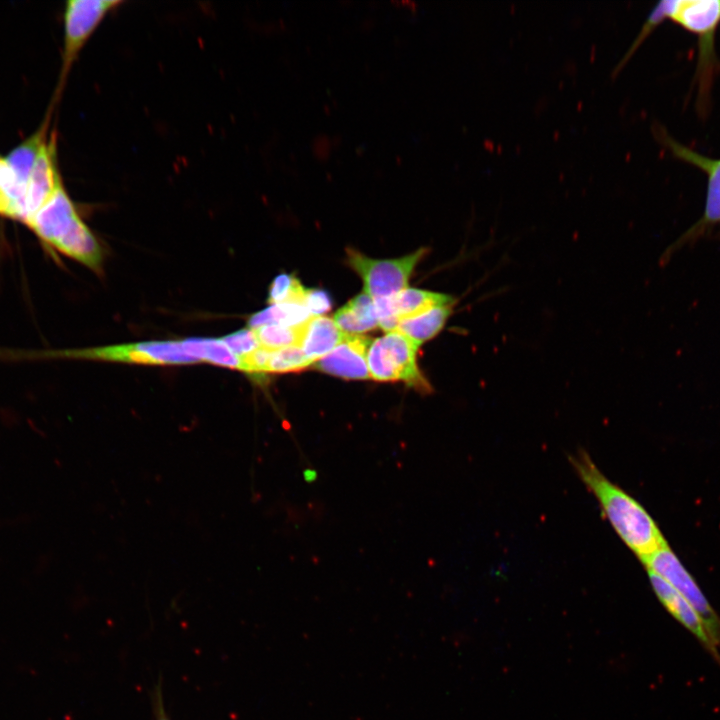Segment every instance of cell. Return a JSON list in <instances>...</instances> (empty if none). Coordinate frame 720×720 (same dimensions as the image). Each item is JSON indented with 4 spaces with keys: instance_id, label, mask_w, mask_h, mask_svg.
Returning <instances> with one entry per match:
<instances>
[{
    "instance_id": "obj_19",
    "label": "cell",
    "mask_w": 720,
    "mask_h": 720,
    "mask_svg": "<svg viewBox=\"0 0 720 720\" xmlns=\"http://www.w3.org/2000/svg\"><path fill=\"white\" fill-rule=\"evenodd\" d=\"M182 346L187 354L200 361L242 370L241 357L234 354L222 339L214 338H187L182 340Z\"/></svg>"
},
{
    "instance_id": "obj_18",
    "label": "cell",
    "mask_w": 720,
    "mask_h": 720,
    "mask_svg": "<svg viewBox=\"0 0 720 720\" xmlns=\"http://www.w3.org/2000/svg\"><path fill=\"white\" fill-rule=\"evenodd\" d=\"M46 127H42L27 140L17 146L8 157L6 163L18 187L26 194L27 183L40 152L47 138Z\"/></svg>"
},
{
    "instance_id": "obj_24",
    "label": "cell",
    "mask_w": 720,
    "mask_h": 720,
    "mask_svg": "<svg viewBox=\"0 0 720 720\" xmlns=\"http://www.w3.org/2000/svg\"><path fill=\"white\" fill-rule=\"evenodd\" d=\"M305 289L293 274H279L269 287L267 302L272 305L286 302L301 304Z\"/></svg>"
},
{
    "instance_id": "obj_17",
    "label": "cell",
    "mask_w": 720,
    "mask_h": 720,
    "mask_svg": "<svg viewBox=\"0 0 720 720\" xmlns=\"http://www.w3.org/2000/svg\"><path fill=\"white\" fill-rule=\"evenodd\" d=\"M453 306H439L399 322L397 331L417 346L435 337L453 312Z\"/></svg>"
},
{
    "instance_id": "obj_10",
    "label": "cell",
    "mask_w": 720,
    "mask_h": 720,
    "mask_svg": "<svg viewBox=\"0 0 720 720\" xmlns=\"http://www.w3.org/2000/svg\"><path fill=\"white\" fill-rule=\"evenodd\" d=\"M79 218L76 207L61 185L27 224L40 240L54 247Z\"/></svg>"
},
{
    "instance_id": "obj_14",
    "label": "cell",
    "mask_w": 720,
    "mask_h": 720,
    "mask_svg": "<svg viewBox=\"0 0 720 720\" xmlns=\"http://www.w3.org/2000/svg\"><path fill=\"white\" fill-rule=\"evenodd\" d=\"M345 336L334 320L325 316L312 317L305 323L300 347L314 363L337 347Z\"/></svg>"
},
{
    "instance_id": "obj_4",
    "label": "cell",
    "mask_w": 720,
    "mask_h": 720,
    "mask_svg": "<svg viewBox=\"0 0 720 720\" xmlns=\"http://www.w3.org/2000/svg\"><path fill=\"white\" fill-rule=\"evenodd\" d=\"M426 253V248H420L401 258L373 259L348 248L346 263L363 280L365 293L373 299L387 298L406 289L414 268Z\"/></svg>"
},
{
    "instance_id": "obj_8",
    "label": "cell",
    "mask_w": 720,
    "mask_h": 720,
    "mask_svg": "<svg viewBox=\"0 0 720 720\" xmlns=\"http://www.w3.org/2000/svg\"><path fill=\"white\" fill-rule=\"evenodd\" d=\"M371 342L363 335H346L337 347L312 365L318 371L344 379H368L367 352Z\"/></svg>"
},
{
    "instance_id": "obj_5",
    "label": "cell",
    "mask_w": 720,
    "mask_h": 720,
    "mask_svg": "<svg viewBox=\"0 0 720 720\" xmlns=\"http://www.w3.org/2000/svg\"><path fill=\"white\" fill-rule=\"evenodd\" d=\"M647 570L673 586L695 609L717 651L720 653V618L668 545L641 559Z\"/></svg>"
},
{
    "instance_id": "obj_13",
    "label": "cell",
    "mask_w": 720,
    "mask_h": 720,
    "mask_svg": "<svg viewBox=\"0 0 720 720\" xmlns=\"http://www.w3.org/2000/svg\"><path fill=\"white\" fill-rule=\"evenodd\" d=\"M54 248L93 270L98 271L102 266V247L81 217L56 243Z\"/></svg>"
},
{
    "instance_id": "obj_23",
    "label": "cell",
    "mask_w": 720,
    "mask_h": 720,
    "mask_svg": "<svg viewBox=\"0 0 720 720\" xmlns=\"http://www.w3.org/2000/svg\"><path fill=\"white\" fill-rule=\"evenodd\" d=\"M312 364L301 347L292 346L271 351L266 373L295 372L303 370Z\"/></svg>"
},
{
    "instance_id": "obj_21",
    "label": "cell",
    "mask_w": 720,
    "mask_h": 720,
    "mask_svg": "<svg viewBox=\"0 0 720 720\" xmlns=\"http://www.w3.org/2000/svg\"><path fill=\"white\" fill-rule=\"evenodd\" d=\"M305 323L298 326L269 324L253 330L261 347L278 350L292 346L300 347Z\"/></svg>"
},
{
    "instance_id": "obj_7",
    "label": "cell",
    "mask_w": 720,
    "mask_h": 720,
    "mask_svg": "<svg viewBox=\"0 0 720 720\" xmlns=\"http://www.w3.org/2000/svg\"><path fill=\"white\" fill-rule=\"evenodd\" d=\"M661 137L677 158L699 167L707 174V197L703 217L676 242L674 247H677L695 239L707 228L720 222V158L703 156L671 139L669 135L662 134Z\"/></svg>"
},
{
    "instance_id": "obj_2",
    "label": "cell",
    "mask_w": 720,
    "mask_h": 720,
    "mask_svg": "<svg viewBox=\"0 0 720 720\" xmlns=\"http://www.w3.org/2000/svg\"><path fill=\"white\" fill-rule=\"evenodd\" d=\"M418 347L397 330L373 340L367 352L370 377L379 382L403 381L419 392L430 393L431 385L417 366Z\"/></svg>"
},
{
    "instance_id": "obj_22",
    "label": "cell",
    "mask_w": 720,
    "mask_h": 720,
    "mask_svg": "<svg viewBox=\"0 0 720 720\" xmlns=\"http://www.w3.org/2000/svg\"><path fill=\"white\" fill-rule=\"evenodd\" d=\"M676 2L677 0L660 1L654 7V9L648 15L639 34L637 35L627 52L623 55L621 60L615 66V69L613 70V76H616L624 68L625 64L629 61L631 56L635 53V51L642 44V42L648 37V35L656 28V26L659 25L664 19L670 18L675 8Z\"/></svg>"
},
{
    "instance_id": "obj_16",
    "label": "cell",
    "mask_w": 720,
    "mask_h": 720,
    "mask_svg": "<svg viewBox=\"0 0 720 720\" xmlns=\"http://www.w3.org/2000/svg\"><path fill=\"white\" fill-rule=\"evenodd\" d=\"M456 299L451 295L406 288L391 297V305L399 321L420 315L432 308L454 305Z\"/></svg>"
},
{
    "instance_id": "obj_3",
    "label": "cell",
    "mask_w": 720,
    "mask_h": 720,
    "mask_svg": "<svg viewBox=\"0 0 720 720\" xmlns=\"http://www.w3.org/2000/svg\"><path fill=\"white\" fill-rule=\"evenodd\" d=\"M46 356L148 365H183L199 362L185 352L182 341H150L63 350L46 353Z\"/></svg>"
},
{
    "instance_id": "obj_6",
    "label": "cell",
    "mask_w": 720,
    "mask_h": 720,
    "mask_svg": "<svg viewBox=\"0 0 720 720\" xmlns=\"http://www.w3.org/2000/svg\"><path fill=\"white\" fill-rule=\"evenodd\" d=\"M122 3L119 0H70L66 3L61 83L100 23Z\"/></svg>"
},
{
    "instance_id": "obj_11",
    "label": "cell",
    "mask_w": 720,
    "mask_h": 720,
    "mask_svg": "<svg viewBox=\"0 0 720 720\" xmlns=\"http://www.w3.org/2000/svg\"><path fill=\"white\" fill-rule=\"evenodd\" d=\"M651 585L665 608L712 654L720 664V653L714 647L702 619L692 605L667 581L648 570Z\"/></svg>"
},
{
    "instance_id": "obj_12",
    "label": "cell",
    "mask_w": 720,
    "mask_h": 720,
    "mask_svg": "<svg viewBox=\"0 0 720 720\" xmlns=\"http://www.w3.org/2000/svg\"><path fill=\"white\" fill-rule=\"evenodd\" d=\"M669 19L704 39H711L720 23V0H677Z\"/></svg>"
},
{
    "instance_id": "obj_26",
    "label": "cell",
    "mask_w": 720,
    "mask_h": 720,
    "mask_svg": "<svg viewBox=\"0 0 720 720\" xmlns=\"http://www.w3.org/2000/svg\"><path fill=\"white\" fill-rule=\"evenodd\" d=\"M301 304L308 310L312 317L322 316L332 308V299L329 293L323 289H305Z\"/></svg>"
},
{
    "instance_id": "obj_9",
    "label": "cell",
    "mask_w": 720,
    "mask_h": 720,
    "mask_svg": "<svg viewBox=\"0 0 720 720\" xmlns=\"http://www.w3.org/2000/svg\"><path fill=\"white\" fill-rule=\"evenodd\" d=\"M55 146L54 138H46L31 171L25 194L26 224L63 185L57 169Z\"/></svg>"
},
{
    "instance_id": "obj_15",
    "label": "cell",
    "mask_w": 720,
    "mask_h": 720,
    "mask_svg": "<svg viewBox=\"0 0 720 720\" xmlns=\"http://www.w3.org/2000/svg\"><path fill=\"white\" fill-rule=\"evenodd\" d=\"M337 327L346 335H360L378 326L373 298L361 293L351 299L334 315Z\"/></svg>"
},
{
    "instance_id": "obj_1",
    "label": "cell",
    "mask_w": 720,
    "mask_h": 720,
    "mask_svg": "<svg viewBox=\"0 0 720 720\" xmlns=\"http://www.w3.org/2000/svg\"><path fill=\"white\" fill-rule=\"evenodd\" d=\"M571 463L614 530L640 560L668 545L645 508L609 480L586 452L580 451Z\"/></svg>"
},
{
    "instance_id": "obj_25",
    "label": "cell",
    "mask_w": 720,
    "mask_h": 720,
    "mask_svg": "<svg viewBox=\"0 0 720 720\" xmlns=\"http://www.w3.org/2000/svg\"><path fill=\"white\" fill-rule=\"evenodd\" d=\"M221 339L239 357L248 355L260 347L253 329L244 328Z\"/></svg>"
},
{
    "instance_id": "obj_20",
    "label": "cell",
    "mask_w": 720,
    "mask_h": 720,
    "mask_svg": "<svg viewBox=\"0 0 720 720\" xmlns=\"http://www.w3.org/2000/svg\"><path fill=\"white\" fill-rule=\"evenodd\" d=\"M311 318V314L302 304L286 302L271 305L264 310L254 313L248 319V326L250 329H256L269 324L298 326Z\"/></svg>"
},
{
    "instance_id": "obj_27",
    "label": "cell",
    "mask_w": 720,
    "mask_h": 720,
    "mask_svg": "<svg viewBox=\"0 0 720 720\" xmlns=\"http://www.w3.org/2000/svg\"><path fill=\"white\" fill-rule=\"evenodd\" d=\"M156 720H169L164 712L161 698L159 696L157 697L156 703Z\"/></svg>"
}]
</instances>
